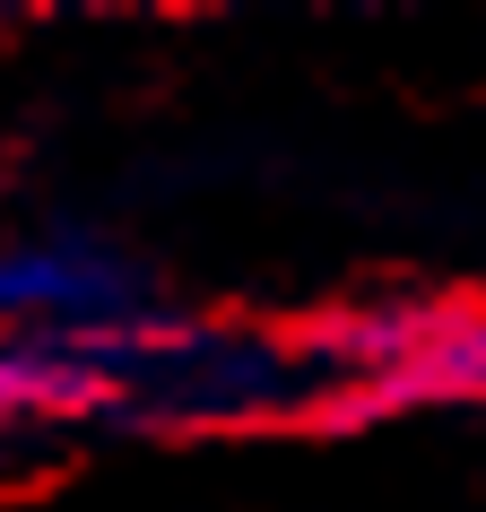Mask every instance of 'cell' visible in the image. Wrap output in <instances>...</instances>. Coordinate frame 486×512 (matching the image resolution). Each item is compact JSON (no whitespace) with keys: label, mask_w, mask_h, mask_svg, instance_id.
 I'll return each instance as SVG.
<instances>
[{"label":"cell","mask_w":486,"mask_h":512,"mask_svg":"<svg viewBox=\"0 0 486 512\" xmlns=\"http://www.w3.org/2000/svg\"><path fill=\"white\" fill-rule=\"evenodd\" d=\"M148 270L122 243L53 226V235L0 243V339H70V330H122L148 322Z\"/></svg>","instance_id":"1"},{"label":"cell","mask_w":486,"mask_h":512,"mask_svg":"<svg viewBox=\"0 0 486 512\" xmlns=\"http://www.w3.org/2000/svg\"><path fill=\"white\" fill-rule=\"evenodd\" d=\"M18 443H27V434H18V426H0V460H9V452H18Z\"/></svg>","instance_id":"2"}]
</instances>
